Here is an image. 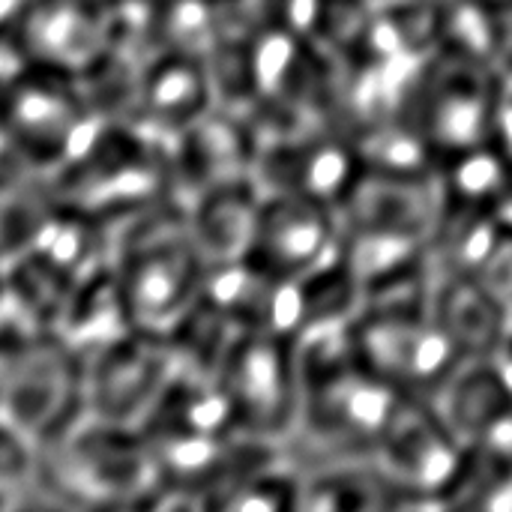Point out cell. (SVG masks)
Masks as SVG:
<instances>
[{
	"instance_id": "cell-16",
	"label": "cell",
	"mask_w": 512,
	"mask_h": 512,
	"mask_svg": "<svg viewBox=\"0 0 512 512\" xmlns=\"http://www.w3.org/2000/svg\"><path fill=\"white\" fill-rule=\"evenodd\" d=\"M264 189L255 177L231 180L186 204V225L210 267L246 261Z\"/></svg>"
},
{
	"instance_id": "cell-7",
	"label": "cell",
	"mask_w": 512,
	"mask_h": 512,
	"mask_svg": "<svg viewBox=\"0 0 512 512\" xmlns=\"http://www.w3.org/2000/svg\"><path fill=\"white\" fill-rule=\"evenodd\" d=\"M234 429L246 438L282 447L300 417V360L288 336L240 330L216 366Z\"/></svg>"
},
{
	"instance_id": "cell-4",
	"label": "cell",
	"mask_w": 512,
	"mask_h": 512,
	"mask_svg": "<svg viewBox=\"0 0 512 512\" xmlns=\"http://www.w3.org/2000/svg\"><path fill=\"white\" fill-rule=\"evenodd\" d=\"M0 414L33 444L87 417L84 357L60 333L24 318L0 297Z\"/></svg>"
},
{
	"instance_id": "cell-18",
	"label": "cell",
	"mask_w": 512,
	"mask_h": 512,
	"mask_svg": "<svg viewBox=\"0 0 512 512\" xmlns=\"http://www.w3.org/2000/svg\"><path fill=\"white\" fill-rule=\"evenodd\" d=\"M36 465V444L0 414V492L15 501V510H24V495Z\"/></svg>"
},
{
	"instance_id": "cell-14",
	"label": "cell",
	"mask_w": 512,
	"mask_h": 512,
	"mask_svg": "<svg viewBox=\"0 0 512 512\" xmlns=\"http://www.w3.org/2000/svg\"><path fill=\"white\" fill-rule=\"evenodd\" d=\"M117 0H30L15 33L27 63L84 75L114 45Z\"/></svg>"
},
{
	"instance_id": "cell-11",
	"label": "cell",
	"mask_w": 512,
	"mask_h": 512,
	"mask_svg": "<svg viewBox=\"0 0 512 512\" xmlns=\"http://www.w3.org/2000/svg\"><path fill=\"white\" fill-rule=\"evenodd\" d=\"M363 171L351 135L339 126H312L261 141L255 180L264 192H291L339 207Z\"/></svg>"
},
{
	"instance_id": "cell-17",
	"label": "cell",
	"mask_w": 512,
	"mask_h": 512,
	"mask_svg": "<svg viewBox=\"0 0 512 512\" xmlns=\"http://www.w3.org/2000/svg\"><path fill=\"white\" fill-rule=\"evenodd\" d=\"M63 210L54 177L33 168L0 171V267L33 249Z\"/></svg>"
},
{
	"instance_id": "cell-15",
	"label": "cell",
	"mask_w": 512,
	"mask_h": 512,
	"mask_svg": "<svg viewBox=\"0 0 512 512\" xmlns=\"http://www.w3.org/2000/svg\"><path fill=\"white\" fill-rule=\"evenodd\" d=\"M429 306L468 360L492 357L512 330L510 303L474 276L435 273Z\"/></svg>"
},
{
	"instance_id": "cell-12",
	"label": "cell",
	"mask_w": 512,
	"mask_h": 512,
	"mask_svg": "<svg viewBox=\"0 0 512 512\" xmlns=\"http://www.w3.org/2000/svg\"><path fill=\"white\" fill-rule=\"evenodd\" d=\"M216 105L219 87L210 60L186 51L153 48L138 69L126 123L174 141Z\"/></svg>"
},
{
	"instance_id": "cell-9",
	"label": "cell",
	"mask_w": 512,
	"mask_h": 512,
	"mask_svg": "<svg viewBox=\"0 0 512 512\" xmlns=\"http://www.w3.org/2000/svg\"><path fill=\"white\" fill-rule=\"evenodd\" d=\"M180 366V354L168 339L123 333L84 357L87 417L141 429Z\"/></svg>"
},
{
	"instance_id": "cell-20",
	"label": "cell",
	"mask_w": 512,
	"mask_h": 512,
	"mask_svg": "<svg viewBox=\"0 0 512 512\" xmlns=\"http://www.w3.org/2000/svg\"><path fill=\"white\" fill-rule=\"evenodd\" d=\"M486 363L492 366V372L498 375V381L504 384V390L512 396V330L510 336L498 345V351L492 357H486Z\"/></svg>"
},
{
	"instance_id": "cell-13",
	"label": "cell",
	"mask_w": 512,
	"mask_h": 512,
	"mask_svg": "<svg viewBox=\"0 0 512 512\" xmlns=\"http://www.w3.org/2000/svg\"><path fill=\"white\" fill-rule=\"evenodd\" d=\"M261 153V135L255 123L231 108L216 105L186 132L171 141V165L177 198L186 204L222 183L255 177V162Z\"/></svg>"
},
{
	"instance_id": "cell-8",
	"label": "cell",
	"mask_w": 512,
	"mask_h": 512,
	"mask_svg": "<svg viewBox=\"0 0 512 512\" xmlns=\"http://www.w3.org/2000/svg\"><path fill=\"white\" fill-rule=\"evenodd\" d=\"M471 450L453 435L438 408L405 399L372 453V465L390 489L393 507H450Z\"/></svg>"
},
{
	"instance_id": "cell-3",
	"label": "cell",
	"mask_w": 512,
	"mask_h": 512,
	"mask_svg": "<svg viewBox=\"0 0 512 512\" xmlns=\"http://www.w3.org/2000/svg\"><path fill=\"white\" fill-rule=\"evenodd\" d=\"M54 186L63 207L114 228L165 204L183 207L171 141L126 120H105L84 153L54 174Z\"/></svg>"
},
{
	"instance_id": "cell-10",
	"label": "cell",
	"mask_w": 512,
	"mask_h": 512,
	"mask_svg": "<svg viewBox=\"0 0 512 512\" xmlns=\"http://www.w3.org/2000/svg\"><path fill=\"white\" fill-rule=\"evenodd\" d=\"M246 261L282 279H309L339 264V207L306 195L264 192Z\"/></svg>"
},
{
	"instance_id": "cell-19",
	"label": "cell",
	"mask_w": 512,
	"mask_h": 512,
	"mask_svg": "<svg viewBox=\"0 0 512 512\" xmlns=\"http://www.w3.org/2000/svg\"><path fill=\"white\" fill-rule=\"evenodd\" d=\"M24 66H27V57H24L21 45L12 36H0V99Z\"/></svg>"
},
{
	"instance_id": "cell-6",
	"label": "cell",
	"mask_w": 512,
	"mask_h": 512,
	"mask_svg": "<svg viewBox=\"0 0 512 512\" xmlns=\"http://www.w3.org/2000/svg\"><path fill=\"white\" fill-rule=\"evenodd\" d=\"M105 117L72 72L27 63L0 99V132L24 168L57 174L84 153Z\"/></svg>"
},
{
	"instance_id": "cell-1",
	"label": "cell",
	"mask_w": 512,
	"mask_h": 512,
	"mask_svg": "<svg viewBox=\"0 0 512 512\" xmlns=\"http://www.w3.org/2000/svg\"><path fill=\"white\" fill-rule=\"evenodd\" d=\"M27 507L156 510L159 477L141 429L84 417L60 438L36 444Z\"/></svg>"
},
{
	"instance_id": "cell-2",
	"label": "cell",
	"mask_w": 512,
	"mask_h": 512,
	"mask_svg": "<svg viewBox=\"0 0 512 512\" xmlns=\"http://www.w3.org/2000/svg\"><path fill=\"white\" fill-rule=\"evenodd\" d=\"M207 267L186 225V210L177 204L117 225L114 282L135 333L171 342L201 303Z\"/></svg>"
},
{
	"instance_id": "cell-5",
	"label": "cell",
	"mask_w": 512,
	"mask_h": 512,
	"mask_svg": "<svg viewBox=\"0 0 512 512\" xmlns=\"http://www.w3.org/2000/svg\"><path fill=\"white\" fill-rule=\"evenodd\" d=\"M432 282L369 297L351 318L354 351L363 366L399 393L435 402L468 363L429 306Z\"/></svg>"
},
{
	"instance_id": "cell-21",
	"label": "cell",
	"mask_w": 512,
	"mask_h": 512,
	"mask_svg": "<svg viewBox=\"0 0 512 512\" xmlns=\"http://www.w3.org/2000/svg\"><path fill=\"white\" fill-rule=\"evenodd\" d=\"M483 3H492V6H501V9H512V0H483Z\"/></svg>"
}]
</instances>
